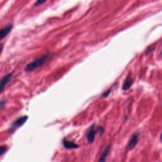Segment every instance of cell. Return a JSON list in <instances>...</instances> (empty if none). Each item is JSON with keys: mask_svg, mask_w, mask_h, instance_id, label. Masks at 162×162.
<instances>
[{"mask_svg": "<svg viewBox=\"0 0 162 162\" xmlns=\"http://www.w3.org/2000/svg\"><path fill=\"white\" fill-rule=\"evenodd\" d=\"M53 56V54H47L44 55L41 58H39L34 60L33 62L26 65L25 71L26 72H32L38 67H40L42 65L45 64L48 60H49Z\"/></svg>", "mask_w": 162, "mask_h": 162, "instance_id": "1", "label": "cell"}, {"mask_svg": "<svg viewBox=\"0 0 162 162\" xmlns=\"http://www.w3.org/2000/svg\"><path fill=\"white\" fill-rule=\"evenodd\" d=\"M27 119H28L27 116H22V117H19V119H17V120H15L14 122H13L12 124L10 126V128L9 130L10 132H13V131H14L15 129L19 128L22 125H23Z\"/></svg>", "mask_w": 162, "mask_h": 162, "instance_id": "2", "label": "cell"}, {"mask_svg": "<svg viewBox=\"0 0 162 162\" xmlns=\"http://www.w3.org/2000/svg\"><path fill=\"white\" fill-rule=\"evenodd\" d=\"M13 76V73H9L5 77L2 78V79L0 81V94L2 93L3 91L5 90L6 86L10 82L11 78Z\"/></svg>", "mask_w": 162, "mask_h": 162, "instance_id": "3", "label": "cell"}, {"mask_svg": "<svg viewBox=\"0 0 162 162\" xmlns=\"http://www.w3.org/2000/svg\"><path fill=\"white\" fill-rule=\"evenodd\" d=\"M99 129H100L99 128L96 129L95 127V125H93L91 127L90 129L89 130V132H88V134H87V141H88L89 143H93L94 142L96 134L98 132V131L99 130Z\"/></svg>", "mask_w": 162, "mask_h": 162, "instance_id": "4", "label": "cell"}, {"mask_svg": "<svg viewBox=\"0 0 162 162\" xmlns=\"http://www.w3.org/2000/svg\"><path fill=\"white\" fill-rule=\"evenodd\" d=\"M12 28H13V25L8 24L6 26V27L0 30V41H1V39L5 38L6 36H8V35L10 34Z\"/></svg>", "mask_w": 162, "mask_h": 162, "instance_id": "5", "label": "cell"}, {"mask_svg": "<svg viewBox=\"0 0 162 162\" xmlns=\"http://www.w3.org/2000/svg\"><path fill=\"white\" fill-rule=\"evenodd\" d=\"M138 138H139V134L138 133H135L132 135V138L130 139L129 144H128V148L129 150L131 149H133L135 145H136L138 141Z\"/></svg>", "mask_w": 162, "mask_h": 162, "instance_id": "6", "label": "cell"}, {"mask_svg": "<svg viewBox=\"0 0 162 162\" xmlns=\"http://www.w3.org/2000/svg\"><path fill=\"white\" fill-rule=\"evenodd\" d=\"M63 146L66 149H76L78 148V145L74 142L68 140H64L63 142Z\"/></svg>", "mask_w": 162, "mask_h": 162, "instance_id": "7", "label": "cell"}, {"mask_svg": "<svg viewBox=\"0 0 162 162\" xmlns=\"http://www.w3.org/2000/svg\"><path fill=\"white\" fill-rule=\"evenodd\" d=\"M110 149H111L110 146H108V147H107V148L105 149L103 153H102V156H101L100 158L99 159V161H106L109 153H110Z\"/></svg>", "mask_w": 162, "mask_h": 162, "instance_id": "8", "label": "cell"}, {"mask_svg": "<svg viewBox=\"0 0 162 162\" xmlns=\"http://www.w3.org/2000/svg\"><path fill=\"white\" fill-rule=\"evenodd\" d=\"M133 83V79L132 78L130 77H128L127 79L125 80V81L124 82V84H123V87H122V88H123L124 90H127L129 89L131 85Z\"/></svg>", "mask_w": 162, "mask_h": 162, "instance_id": "9", "label": "cell"}, {"mask_svg": "<svg viewBox=\"0 0 162 162\" xmlns=\"http://www.w3.org/2000/svg\"><path fill=\"white\" fill-rule=\"evenodd\" d=\"M8 150V148L6 146H0V156L5 154Z\"/></svg>", "mask_w": 162, "mask_h": 162, "instance_id": "10", "label": "cell"}, {"mask_svg": "<svg viewBox=\"0 0 162 162\" xmlns=\"http://www.w3.org/2000/svg\"><path fill=\"white\" fill-rule=\"evenodd\" d=\"M46 1H47V0H37V1H36V3H35L34 6V7L39 6L41 5L42 4L45 3Z\"/></svg>", "mask_w": 162, "mask_h": 162, "instance_id": "11", "label": "cell"}, {"mask_svg": "<svg viewBox=\"0 0 162 162\" xmlns=\"http://www.w3.org/2000/svg\"><path fill=\"white\" fill-rule=\"evenodd\" d=\"M6 104V101L4 100V101H1L0 102V109H1L4 107V106H5Z\"/></svg>", "mask_w": 162, "mask_h": 162, "instance_id": "12", "label": "cell"}, {"mask_svg": "<svg viewBox=\"0 0 162 162\" xmlns=\"http://www.w3.org/2000/svg\"><path fill=\"white\" fill-rule=\"evenodd\" d=\"M110 90H108V91H107V92H106V93H104V94H103L102 97H103V98L107 97V96L109 94H110Z\"/></svg>", "mask_w": 162, "mask_h": 162, "instance_id": "13", "label": "cell"}, {"mask_svg": "<svg viewBox=\"0 0 162 162\" xmlns=\"http://www.w3.org/2000/svg\"><path fill=\"white\" fill-rule=\"evenodd\" d=\"M3 45H1V44H0V54H1V53L2 50H3Z\"/></svg>", "mask_w": 162, "mask_h": 162, "instance_id": "14", "label": "cell"}, {"mask_svg": "<svg viewBox=\"0 0 162 162\" xmlns=\"http://www.w3.org/2000/svg\"><path fill=\"white\" fill-rule=\"evenodd\" d=\"M161 139H162V134H161Z\"/></svg>", "mask_w": 162, "mask_h": 162, "instance_id": "15", "label": "cell"}]
</instances>
